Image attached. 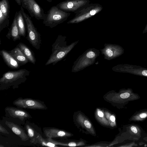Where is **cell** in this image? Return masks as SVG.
I'll list each match as a JSON object with an SVG mask.
<instances>
[{
	"label": "cell",
	"instance_id": "8992f818",
	"mask_svg": "<svg viewBox=\"0 0 147 147\" xmlns=\"http://www.w3.org/2000/svg\"><path fill=\"white\" fill-rule=\"evenodd\" d=\"M102 9L100 5L91 4L87 5L79 11L75 12V17L69 20L67 24L78 23L96 14Z\"/></svg>",
	"mask_w": 147,
	"mask_h": 147
},
{
	"label": "cell",
	"instance_id": "9a60e30c",
	"mask_svg": "<svg viewBox=\"0 0 147 147\" xmlns=\"http://www.w3.org/2000/svg\"><path fill=\"white\" fill-rule=\"evenodd\" d=\"M17 13L18 11L16 12L10 28L6 36L7 38L8 39L11 38L14 41H15L17 40H20L21 39V36L19 34L17 22Z\"/></svg>",
	"mask_w": 147,
	"mask_h": 147
},
{
	"label": "cell",
	"instance_id": "5bb4252c",
	"mask_svg": "<svg viewBox=\"0 0 147 147\" xmlns=\"http://www.w3.org/2000/svg\"><path fill=\"white\" fill-rule=\"evenodd\" d=\"M5 124L13 133L20 138L22 141L25 142L29 140L25 131L17 124L7 121H5Z\"/></svg>",
	"mask_w": 147,
	"mask_h": 147
},
{
	"label": "cell",
	"instance_id": "30bf717a",
	"mask_svg": "<svg viewBox=\"0 0 147 147\" xmlns=\"http://www.w3.org/2000/svg\"><path fill=\"white\" fill-rule=\"evenodd\" d=\"M104 58L111 60L119 57L124 52L123 48L118 45L105 43L104 47L100 49Z\"/></svg>",
	"mask_w": 147,
	"mask_h": 147
},
{
	"label": "cell",
	"instance_id": "8fae6325",
	"mask_svg": "<svg viewBox=\"0 0 147 147\" xmlns=\"http://www.w3.org/2000/svg\"><path fill=\"white\" fill-rule=\"evenodd\" d=\"M23 109L8 106L5 107V116L9 117L17 118L22 121L32 118V117L27 111Z\"/></svg>",
	"mask_w": 147,
	"mask_h": 147
},
{
	"label": "cell",
	"instance_id": "6da1fadb",
	"mask_svg": "<svg viewBox=\"0 0 147 147\" xmlns=\"http://www.w3.org/2000/svg\"><path fill=\"white\" fill-rule=\"evenodd\" d=\"M66 37L61 35L57 36L52 45V53L45 63V65H55L64 58L68 54L78 42L79 40L67 45Z\"/></svg>",
	"mask_w": 147,
	"mask_h": 147
},
{
	"label": "cell",
	"instance_id": "52a82bcc",
	"mask_svg": "<svg viewBox=\"0 0 147 147\" xmlns=\"http://www.w3.org/2000/svg\"><path fill=\"white\" fill-rule=\"evenodd\" d=\"M17 107L33 110H46L48 108L44 102L30 98L20 97L13 101Z\"/></svg>",
	"mask_w": 147,
	"mask_h": 147
},
{
	"label": "cell",
	"instance_id": "277c9868",
	"mask_svg": "<svg viewBox=\"0 0 147 147\" xmlns=\"http://www.w3.org/2000/svg\"><path fill=\"white\" fill-rule=\"evenodd\" d=\"M70 13L63 11L56 6L51 7L46 14L43 23L45 26L53 28L65 21Z\"/></svg>",
	"mask_w": 147,
	"mask_h": 147
},
{
	"label": "cell",
	"instance_id": "d6a6232c",
	"mask_svg": "<svg viewBox=\"0 0 147 147\" xmlns=\"http://www.w3.org/2000/svg\"><path fill=\"white\" fill-rule=\"evenodd\" d=\"M17 4L19 5H22L21 0H15Z\"/></svg>",
	"mask_w": 147,
	"mask_h": 147
},
{
	"label": "cell",
	"instance_id": "ba28073f",
	"mask_svg": "<svg viewBox=\"0 0 147 147\" xmlns=\"http://www.w3.org/2000/svg\"><path fill=\"white\" fill-rule=\"evenodd\" d=\"M89 3L88 0H67L59 3L56 6L64 11L75 13L88 5Z\"/></svg>",
	"mask_w": 147,
	"mask_h": 147
},
{
	"label": "cell",
	"instance_id": "cb8c5ba5",
	"mask_svg": "<svg viewBox=\"0 0 147 147\" xmlns=\"http://www.w3.org/2000/svg\"><path fill=\"white\" fill-rule=\"evenodd\" d=\"M133 120L136 121H141L147 117V111H143L137 114L134 116Z\"/></svg>",
	"mask_w": 147,
	"mask_h": 147
},
{
	"label": "cell",
	"instance_id": "7c38bea8",
	"mask_svg": "<svg viewBox=\"0 0 147 147\" xmlns=\"http://www.w3.org/2000/svg\"><path fill=\"white\" fill-rule=\"evenodd\" d=\"M27 10L32 17H34L37 20H43L45 18L46 14L35 0H27Z\"/></svg>",
	"mask_w": 147,
	"mask_h": 147
},
{
	"label": "cell",
	"instance_id": "4dcf8cb0",
	"mask_svg": "<svg viewBox=\"0 0 147 147\" xmlns=\"http://www.w3.org/2000/svg\"><path fill=\"white\" fill-rule=\"evenodd\" d=\"M98 115L101 117H102L103 116V114L102 112L100 111H99L98 112Z\"/></svg>",
	"mask_w": 147,
	"mask_h": 147
},
{
	"label": "cell",
	"instance_id": "7a4b0ae2",
	"mask_svg": "<svg viewBox=\"0 0 147 147\" xmlns=\"http://www.w3.org/2000/svg\"><path fill=\"white\" fill-rule=\"evenodd\" d=\"M30 73V71L25 69L6 72L0 79V90L18 88L20 85L26 82Z\"/></svg>",
	"mask_w": 147,
	"mask_h": 147
},
{
	"label": "cell",
	"instance_id": "5b68a950",
	"mask_svg": "<svg viewBox=\"0 0 147 147\" xmlns=\"http://www.w3.org/2000/svg\"><path fill=\"white\" fill-rule=\"evenodd\" d=\"M20 10L24 17L27 26V40L34 48L37 50H39L42 40L40 34L35 27L30 17L24 12L22 6Z\"/></svg>",
	"mask_w": 147,
	"mask_h": 147
},
{
	"label": "cell",
	"instance_id": "7402d4cb",
	"mask_svg": "<svg viewBox=\"0 0 147 147\" xmlns=\"http://www.w3.org/2000/svg\"><path fill=\"white\" fill-rule=\"evenodd\" d=\"M10 6L7 0H1L0 1V11L5 16L9 18Z\"/></svg>",
	"mask_w": 147,
	"mask_h": 147
},
{
	"label": "cell",
	"instance_id": "603a6c76",
	"mask_svg": "<svg viewBox=\"0 0 147 147\" xmlns=\"http://www.w3.org/2000/svg\"><path fill=\"white\" fill-rule=\"evenodd\" d=\"M9 24V18L3 15L0 11V32L4 28L8 27Z\"/></svg>",
	"mask_w": 147,
	"mask_h": 147
},
{
	"label": "cell",
	"instance_id": "1f68e13d",
	"mask_svg": "<svg viewBox=\"0 0 147 147\" xmlns=\"http://www.w3.org/2000/svg\"><path fill=\"white\" fill-rule=\"evenodd\" d=\"M110 119L112 122H114L115 121V118L114 116L112 115L110 117Z\"/></svg>",
	"mask_w": 147,
	"mask_h": 147
},
{
	"label": "cell",
	"instance_id": "f1b7e54d",
	"mask_svg": "<svg viewBox=\"0 0 147 147\" xmlns=\"http://www.w3.org/2000/svg\"><path fill=\"white\" fill-rule=\"evenodd\" d=\"M131 131L134 133H137L138 131L136 128L134 126H132L130 128Z\"/></svg>",
	"mask_w": 147,
	"mask_h": 147
},
{
	"label": "cell",
	"instance_id": "83f0119b",
	"mask_svg": "<svg viewBox=\"0 0 147 147\" xmlns=\"http://www.w3.org/2000/svg\"><path fill=\"white\" fill-rule=\"evenodd\" d=\"M84 124L85 126L88 128H90L91 127V125L90 123L87 120L84 121Z\"/></svg>",
	"mask_w": 147,
	"mask_h": 147
},
{
	"label": "cell",
	"instance_id": "f546056e",
	"mask_svg": "<svg viewBox=\"0 0 147 147\" xmlns=\"http://www.w3.org/2000/svg\"><path fill=\"white\" fill-rule=\"evenodd\" d=\"M68 145L70 146H76V144L74 142H70L68 144Z\"/></svg>",
	"mask_w": 147,
	"mask_h": 147
},
{
	"label": "cell",
	"instance_id": "9c48e42d",
	"mask_svg": "<svg viewBox=\"0 0 147 147\" xmlns=\"http://www.w3.org/2000/svg\"><path fill=\"white\" fill-rule=\"evenodd\" d=\"M112 69L115 72L127 73L147 77V68L139 66L127 64H119L113 67Z\"/></svg>",
	"mask_w": 147,
	"mask_h": 147
},
{
	"label": "cell",
	"instance_id": "3957f363",
	"mask_svg": "<svg viewBox=\"0 0 147 147\" xmlns=\"http://www.w3.org/2000/svg\"><path fill=\"white\" fill-rule=\"evenodd\" d=\"M100 53L99 50L94 48L87 49L74 61L72 72H78L94 64Z\"/></svg>",
	"mask_w": 147,
	"mask_h": 147
},
{
	"label": "cell",
	"instance_id": "ffe728a7",
	"mask_svg": "<svg viewBox=\"0 0 147 147\" xmlns=\"http://www.w3.org/2000/svg\"><path fill=\"white\" fill-rule=\"evenodd\" d=\"M38 143L43 146L56 147L58 146L57 145H60V142L51 138H44L40 134H39L37 138L36 144Z\"/></svg>",
	"mask_w": 147,
	"mask_h": 147
},
{
	"label": "cell",
	"instance_id": "44dd1931",
	"mask_svg": "<svg viewBox=\"0 0 147 147\" xmlns=\"http://www.w3.org/2000/svg\"><path fill=\"white\" fill-rule=\"evenodd\" d=\"M24 18L21 11H18L17 22L20 36L25 37L26 34V29Z\"/></svg>",
	"mask_w": 147,
	"mask_h": 147
},
{
	"label": "cell",
	"instance_id": "ac0fdd59",
	"mask_svg": "<svg viewBox=\"0 0 147 147\" xmlns=\"http://www.w3.org/2000/svg\"><path fill=\"white\" fill-rule=\"evenodd\" d=\"M26 57L29 61L35 64L36 60L34 55L30 49L25 44L20 42L17 46Z\"/></svg>",
	"mask_w": 147,
	"mask_h": 147
},
{
	"label": "cell",
	"instance_id": "4fadbf2b",
	"mask_svg": "<svg viewBox=\"0 0 147 147\" xmlns=\"http://www.w3.org/2000/svg\"><path fill=\"white\" fill-rule=\"evenodd\" d=\"M43 130L47 138L53 139L63 138L67 135L65 131L54 127H45Z\"/></svg>",
	"mask_w": 147,
	"mask_h": 147
},
{
	"label": "cell",
	"instance_id": "484cf974",
	"mask_svg": "<svg viewBox=\"0 0 147 147\" xmlns=\"http://www.w3.org/2000/svg\"><path fill=\"white\" fill-rule=\"evenodd\" d=\"M22 6L27 9V0H21Z\"/></svg>",
	"mask_w": 147,
	"mask_h": 147
},
{
	"label": "cell",
	"instance_id": "2e32d148",
	"mask_svg": "<svg viewBox=\"0 0 147 147\" xmlns=\"http://www.w3.org/2000/svg\"><path fill=\"white\" fill-rule=\"evenodd\" d=\"M0 54L6 65L10 68L17 69L20 66L16 60L9 53L4 50L0 51Z\"/></svg>",
	"mask_w": 147,
	"mask_h": 147
},
{
	"label": "cell",
	"instance_id": "d4e9b609",
	"mask_svg": "<svg viewBox=\"0 0 147 147\" xmlns=\"http://www.w3.org/2000/svg\"><path fill=\"white\" fill-rule=\"evenodd\" d=\"M0 132L1 133L5 134H9V132H8L6 129L3 127L1 124H0Z\"/></svg>",
	"mask_w": 147,
	"mask_h": 147
},
{
	"label": "cell",
	"instance_id": "836d02e7",
	"mask_svg": "<svg viewBox=\"0 0 147 147\" xmlns=\"http://www.w3.org/2000/svg\"><path fill=\"white\" fill-rule=\"evenodd\" d=\"M47 1L49 2H51L52 1V0H46Z\"/></svg>",
	"mask_w": 147,
	"mask_h": 147
},
{
	"label": "cell",
	"instance_id": "d6986e66",
	"mask_svg": "<svg viewBox=\"0 0 147 147\" xmlns=\"http://www.w3.org/2000/svg\"><path fill=\"white\" fill-rule=\"evenodd\" d=\"M27 121L24 125V127L27 132V134L30 142L31 143L36 144L37 138L40 134L31 125L30 123Z\"/></svg>",
	"mask_w": 147,
	"mask_h": 147
},
{
	"label": "cell",
	"instance_id": "4316f807",
	"mask_svg": "<svg viewBox=\"0 0 147 147\" xmlns=\"http://www.w3.org/2000/svg\"><path fill=\"white\" fill-rule=\"evenodd\" d=\"M129 94L128 92H126L121 94L120 95V96L121 98H126L129 97Z\"/></svg>",
	"mask_w": 147,
	"mask_h": 147
},
{
	"label": "cell",
	"instance_id": "e0dca14e",
	"mask_svg": "<svg viewBox=\"0 0 147 147\" xmlns=\"http://www.w3.org/2000/svg\"><path fill=\"white\" fill-rule=\"evenodd\" d=\"M8 52L18 62L20 66L24 65L29 61L20 48L17 47Z\"/></svg>",
	"mask_w": 147,
	"mask_h": 147
}]
</instances>
